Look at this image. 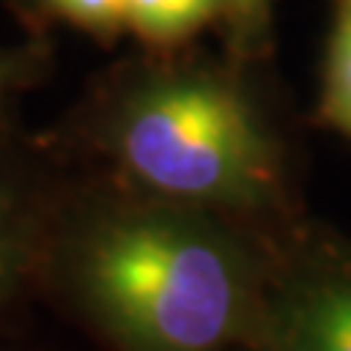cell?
Here are the masks:
<instances>
[{"mask_svg": "<svg viewBox=\"0 0 351 351\" xmlns=\"http://www.w3.org/2000/svg\"><path fill=\"white\" fill-rule=\"evenodd\" d=\"M103 141L141 193L211 214H261L284 199L281 144L261 106L223 73L158 68L132 80Z\"/></svg>", "mask_w": 351, "mask_h": 351, "instance_id": "obj_2", "label": "cell"}, {"mask_svg": "<svg viewBox=\"0 0 351 351\" xmlns=\"http://www.w3.org/2000/svg\"><path fill=\"white\" fill-rule=\"evenodd\" d=\"M219 15L226 0H126V29L152 47L188 41Z\"/></svg>", "mask_w": 351, "mask_h": 351, "instance_id": "obj_4", "label": "cell"}, {"mask_svg": "<svg viewBox=\"0 0 351 351\" xmlns=\"http://www.w3.org/2000/svg\"><path fill=\"white\" fill-rule=\"evenodd\" d=\"M258 351H351V243L307 237L269 269Z\"/></svg>", "mask_w": 351, "mask_h": 351, "instance_id": "obj_3", "label": "cell"}, {"mask_svg": "<svg viewBox=\"0 0 351 351\" xmlns=\"http://www.w3.org/2000/svg\"><path fill=\"white\" fill-rule=\"evenodd\" d=\"M36 223L15 184L0 179V307L18 290L32 258Z\"/></svg>", "mask_w": 351, "mask_h": 351, "instance_id": "obj_6", "label": "cell"}, {"mask_svg": "<svg viewBox=\"0 0 351 351\" xmlns=\"http://www.w3.org/2000/svg\"><path fill=\"white\" fill-rule=\"evenodd\" d=\"M272 0H226V18L240 47H252L269 24Z\"/></svg>", "mask_w": 351, "mask_h": 351, "instance_id": "obj_9", "label": "cell"}, {"mask_svg": "<svg viewBox=\"0 0 351 351\" xmlns=\"http://www.w3.org/2000/svg\"><path fill=\"white\" fill-rule=\"evenodd\" d=\"M44 50L38 44H0V108L41 76Z\"/></svg>", "mask_w": 351, "mask_h": 351, "instance_id": "obj_8", "label": "cell"}, {"mask_svg": "<svg viewBox=\"0 0 351 351\" xmlns=\"http://www.w3.org/2000/svg\"><path fill=\"white\" fill-rule=\"evenodd\" d=\"M319 117L328 129L351 141V0H334L322 64Z\"/></svg>", "mask_w": 351, "mask_h": 351, "instance_id": "obj_5", "label": "cell"}, {"mask_svg": "<svg viewBox=\"0 0 351 351\" xmlns=\"http://www.w3.org/2000/svg\"><path fill=\"white\" fill-rule=\"evenodd\" d=\"M76 302L120 351H232L255 339L269 267L223 214L141 193L76 228Z\"/></svg>", "mask_w": 351, "mask_h": 351, "instance_id": "obj_1", "label": "cell"}, {"mask_svg": "<svg viewBox=\"0 0 351 351\" xmlns=\"http://www.w3.org/2000/svg\"><path fill=\"white\" fill-rule=\"evenodd\" d=\"M44 15L97 38H114L126 29V0H36Z\"/></svg>", "mask_w": 351, "mask_h": 351, "instance_id": "obj_7", "label": "cell"}]
</instances>
